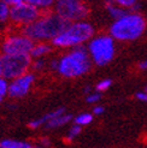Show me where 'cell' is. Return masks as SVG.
I'll list each match as a JSON object with an SVG mask.
<instances>
[{
	"label": "cell",
	"instance_id": "18",
	"mask_svg": "<svg viewBox=\"0 0 147 148\" xmlns=\"http://www.w3.org/2000/svg\"><path fill=\"white\" fill-rule=\"evenodd\" d=\"M92 121H93V116L89 113H82L75 118V123L77 125H80V127H82V125H88L89 123H92Z\"/></svg>",
	"mask_w": 147,
	"mask_h": 148
},
{
	"label": "cell",
	"instance_id": "33",
	"mask_svg": "<svg viewBox=\"0 0 147 148\" xmlns=\"http://www.w3.org/2000/svg\"><path fill=\"white\" fill-rule=\"evenodd\" d=\"M33 148H41V147H33Z\"/></svg>",
	"mask_w": 147,
	"mask_h": 148
},
{
	"label": "cell",
	"instance_id": "23",
	"mask_svg": "<svg viewBox=\"0 0 147 148\" xmlns=\"http://www.w3.org/2000/svg\"><path fill=\"white\" fill-rule=\"evenodd\" d=\"M32 66H33V69H34V70L40 71V70H42L43 68H45V60L38 59V60H35V62L32 64Z\"/></svg>",
	"mask_w": 147,
	"mask_h": 148
},
{
	"label": "cell",
	"instance_id": "27",
	"mask_svg": "<svg viewBox=\"0 0 147 148\" xmlns=\"http://www.w3.org/2000/svg\"><path fill=\"white\" fill-rule=\"evenodd\" d=\"M41 145L45 146V147H48V146L51 145V141H49L47 137H42V138H41Z\"/></svg>",
	"mask_w": 147,
	"mask_h": 148
},
{
	"label": "cell",
	"instance_id": "6",
	"mask_svg": "<svg viewBox=\"0 0 147 148\" xmlns=\"http://www.w3.org/2000/svg\"><path fill=\"white\" fill-rule=\"evenodd\" d=\"M54 12L70 23L82 22L89 14V9L83 0H56Z\"/></svg>",
	"mask_w": 147,
	"mask_h": 148
},
{
	"label": "cell",
	"instance_id": "13",
	"mask_svg": "<svg viewBox=\"0 0 147 148\" xmlns=\"http://www.w3.org/2000/svg\"><path fill=\"white\" fill-rule=\"evenodd\" d=\"M106 10L107 12L111 14V16L117 21V19H120L122 17H124L126 14H128V12L123 9V7L118 6V5H116L112 0H109V1H106Z\"/></svg>",
	"mask_w": 147,
	"mask_h": 148
},
{
	"label": "cell",
	"instance_id": "15",
	"mask_svg": "<svg viewBox=\"0 0 147 148\" xmlns=\"http://www.w3.org/2000/svg\"><path fill=\"white\" fill-rule=\"evenodd\" d=\"M71 121V116L70 114H62L59 117L54 118V119L49 121L47 124H46V129H56V128H59V127H63L67 123H69Z\"/></svg>",
	"mask_w": 147,
	"mask_h": 148
},
{
	"label": "cell",
	"instance_id": "16",
	"mask_svg": "<svg viewBox=\"0 0 147 148\" xmlns=\"http://www.w3.org/2000/svg\"><path fill=\"white\" fill-rule=\"evenodd\" d=\"M0 148H33V146L28 142L14 141V140H4L0 142Z\"/></svg>",
	"mask_w": 147,
	"mask_h": 148
},
{
	"label": "cell",
	"instance_id": "32",
	"mask_svg": "<svg viewBox=\"0 0 147 148\" xmlns=\"http://www.w3.org/2000/svg\"><path fill=\"white\" fill-rule=\"evenodd\" d=\"M145 93H147V86L145 87Z\"/></svg>",
	"mask_w": 147,
	"mask_h": 148
},
{
	"label": "cell",
	"instance_id": "1",
	"mask_svg": "<svg viewBox=\"0 0 147 148\" xmlns=\"http://www.w3.org/2000/svg\"><path fill=\"white\" fill-rule=\"evenodd\" d=\"M70 24V22L65 21L56 12L45 11L42 12L41 17L36 22L22 28L21 30L22 34H24L33 41H52L59 34H62Z\"/></svg>",
	"mask_w": 147,
	"mask_h": 148
},
{
	"label": "cell",
	"instance_id": "21",
	"mask_svg": "<svg viewBox=\"0 0 147 148\" xmlns=\"http://www.w3.org/2000/svg\"><path fill=\"white\" fill-rule=\"evenodd\" d=\"M7 92H9V83H7L6 78L0 77V95L4 97L5 94H7Z\"/></svg>",
	"mask_w": 147,
	"mask_h": 148
},
{
	"label": "cell",
	"instance_id": "31",
	"mask_svg": "<svg viewBox=\"0 0 147 148\" xmlns=\"http://www.w3.org/2000/svg\"><path fill=\"white\" fill-rule=\"evenodd\" d=\"M3 98H4V97H1V95H0V103H1V101H3Z\"/></svg>",
	"mask_w": 147,
	"mask_h": 148
},
{
	"label": "cell",
	"instance_id": "5",
	"mask_svg": "<svg viewBox=\"0 0 147 148\" xmlns=\"http://www.w3.org/2000/svg\"><path fill=\"white\" fill-rule=\"evenodd\" d=\"M115 39L111 35H99L91 40L88 53L92 60L100 66L109 64L115 57Z\"/></svg>",
	"mask_w": 147,
	"mask_h": 148
},
{
	"label": "cell",
	"instance_id": "14",
	"mask_svg": "<svg viewBox=\"0 0 147 148\" xmlns=\"http://www.w3.org/2000/svg\"><path fill=\"white\" fill-rule=\"evenodd\" d=\"M23 3L30 4L35 7H38L42 12H45V11H48L56 4V0H23Z\"/></svg>",
	"mask_w": 147,
	"mask_h": 148
},
{
	"label": "cell",
	"instance_id": "11",
	"mask_svg": "<svg viewBox=\"0 0 147 148\" xmlns=\"http://www.w3.org/2000/svg\"><path fill=\"white\" fill-rule=\"evenodd\" d=\"M62 114H64V108H63V107H62V108H58V110H56V111H53V112L47 113L46 116H43L41 119H36V121L30 122L28 125H29V128H30V129H36V128H39L40 125H42V124H47L49 121H52V119H54V118L59 117V116H62Z\"/></svg>",
	"mask_w": 147,
	"mask_h": 148
},
{
	"label": "cell",
	"instance_id": "19",
	"mask_svg": "<svg viewBox=\"0 0 147 148\" xmlns=\"http://www.w3.org/2000/svg\"><path fill=\"white\" fill-rule=\"evenodd\" d=\"M112 1L116 5L123 7V9H133V7L137 4L136 0H112Z\"/></svg>",
	"mask_w": 147,
	"mask_h": 148
},
{
	"label": "cell",
	"instance_id": "25",
	"mask_svg": "<svg viewBox=\"0 0 147 148\" xmlns=\"http://www.w3.org/2000/svg\"><path fill=\"white\" fill-rule=\"evenodd\" d=\"M0 1H3V3L10 5V6L12 7V6H14V5H18V4H21V3H23V0H0Z\"/></svg>",
	"mask_w": 147,
	"mask_h": 148
},
{
	"label": "cell",
	"instance_id": "22",
	"mask_svg": "<svg viewBox=\"0 0 147 148\" xmlns=\"http://www.w3.org/2000/svg\"><path fill=\"white\" fill-rule=\"evenodd\" d=\"M110 86H111V79H104V81H101V82H99L97 84V90L98 92H104V90L107 89V88H110Z\"/></svg>",
	"mask_w": 147,
	"mask_h": 148
},
{
	"label": "cell",
	"instance_id": "3",
	"mask_svg": "<svg viewBox=\"0 0 147 148\" xmlns=\"http://www.w3.org/2000/svg\"><path fill=\"white\" fill-rule=\"evenodd\" d=\"M91 57L86 47L78 46L59 59L58 72L62 76L74 78L82 76L91 70Z\"/></svg>",
	"mask_w": 147,
	"mask_h": 148
},
{
	"label": "cell",
	"instance_id": "30",
	"mask_svg": "<svg viewBox=\"0 0 147 148\" xmlns=\"http://www.w3.org/2000/svg\"><path fill=\"white\" fill-rule=\"evenodd\" d=\"M140 68H141L142 70H147V60H145V62H142V63L140 64Z\"/></svg>",
	"mask_w": 147,
	"mask_h": 148
},
{
	"label": "cell",
	"instance_id": "24",
	"mask_svg": "<svg viewBox=\"0 0 147 148\" xmlns=\"http://www.w3.org/2000/svg\"><path fill=\"white\" fill-rule=\"evenodd\" d=\"M99 100H100V94H98V93H94V94L88 95V98H87V101L89 102V103H93V102H98Z\"/></svg>",
	"mask_w": 147,
	"mask_h": 148
},
{
	"label": "cell",
	"instance_id": "28",
	"mask_svg": "<svg viewBox=\"0 0 147 148\" xmlns=\"http://www.w3.org/2000/svg\"><path fill=\"white\" fill-rule=\"evenodd\" d=\"M4 75V63H3V56H0V77Z\"/></svg>",
	"mask_w": 147,
	"mask_h": 148
},
{
	"label": "cell",
	"instance_id": "7",
	"mask_svg": "<svg viewBox=\"0 0 147 148\" xmlns=\"http://www.w3.org/2000/svg\"><path fill=\"white\" fill-rule=\"evenodd\" d=\"M4 75L6 79H16L28 73L33 64L30 54H4Z\"/></svg>",
	"mask_w": 147,
	"mask_h": 148
},
{
	"label": "cell",
	"instance_id": "17",
	"mask_svg": "<svg viewBox=\"0 0 147 148\" xmlns=\"http://www.w3.org/2000/svg\"><path fill=\"white\" fill-rule=\"evenodd\" d=\"M11 6L3 1H0V22H5L10 18Z\"/></svg>",
	"mask_w": 147,
	"mask_h": 148
},
{
	"label": "cell",
	"instance_id": "20",
	"mask_svg": "<svg viewBox=\"0 0 147 148\" xmlns=\"http://www.w3.org/2000/svg\"><path fill=\"white\" fill-rule=\"evenodd\" d=\"M80 132H81V127H80V125H77V124H75L74 127H71V129L69 131L68 140H69V141H72V140L80 134Z\"/></svg>",
	"mask_w": 147,
	"mask_h": 148
},
{
	"label": "cell",
	"instance_id": "26",
	"mask_svg": "<svg viewBox=\"0 0 147 148\" xmlns=\"http://www.w3.org/2000/svg\"><path fill=\"white\" fill-rule=\"evenodd\" d=\"M136 98L139 100H141V101H146L147 102V93H137Z\"/></svg>",
	"mask_w": 147,
	"mask_h": 148
},
{
	"label": "cell",
	"instance_id": "2",
	"mask_svg": "<svg viewBox=\"0 0 147 148\" xmlns=\"http://www.w3.org/2000/svg\"><path fill=\"white\" fill-rule=\"evenodd\" d=\"M147 22L139 13H128L117 19L110 28V34L117 41H134L146 32Z\"/></svg>",
	"mask_w": 147,
	"mask_h": 148
},
{
	"label": "cell",
	"instance_id": "29",
	"mask_svg": "<svg viewBox=\"0 0 147 148\" xmlns=\"http://www.w3.org/2000/svg\"><path fill=\"white\" fill-rule=\"evenodd\" d=\"M94 113L95 114H101L102 112H104V108H102L101 106H97V107H94Z\"/></svg>",
	"mask_w": 147,
	"mask_h": 148
},
{
	"label": "cell",
	"instance_id": "8",
	"mask_svg": "<svg viewBox=\"0 0 147 148\" xmlns=\"http://www.w3.org/2000/svg\"><path fill=\"white\" fill-rule=\"evenodd\" d=\"M41 14L42 11L39 10L38 7L27 3H21L11 7L10 19L14 25H18L22 29L36 22L41 17Z\"/></svg>",
	"mask_w": 147,
	"mask_h": 148
},
{
	"label": "cell",
	"instance_id": "4",
	"mask_svg": "<svg viewBox=\"0 0 147 148\" xmlns=\"http://www.w3.org/2000/svg\"><path fill=\"white\" fill-rule=\"evenodd\" d=\"M94 28L88 22H75L71 23L65 30L52 40V45L59 48L78 47L84 42L92 40Z\"/></svg>",
	"mask_w": 147,
	"mask_h": 148
},
{
	"label": "cell",
	"instance_id": "10",
	"mask_svg": "<svg viewBox=\"0 0 147 148\" xmlns=\"http://www.w3.org/2000/svg\"><path fill=\"white\" fill-rule=\"evenodd\" d=\"M34 82V75L33 73H25L16 79H13L9 84V92L7 94L11 98H22L29 92L30 87Z\"/></svg>",
	"mask_w": 147,
	"mask_h": 148
},
{
	"label": "cell",
	"instance_id": "9",
	"mask_svg": "<svg viewBox=\"0 0 147 148\" xmlns=\"http://www.w3.org/2000/svg\"><path fill=\"white\" fill-rule=\"evenodd\" d=\"M34 45V41L24 34H10L5 38L1 49L4 54H30Z\"/></svg>",
	"mask_w": 147,
	"mask_h": 148
},
{
	"label": "cell",
	"instance_id": "12",
	"mask_svg": "<svg viewBox=\"0 0 147 148\" xmlns=\"http://www.w3.org/2000/svg\"><path fill=\"white\" fill-rule=\"evenodd\" d=\"M51 51H52V46L51 45H48V43H46V42H40V43L34 45V47L30 52V56H32V58L40 59L41 57L48 54Z\"/></svg>",
	"mask_w": 147,
	"mask_h": 148
}]
</instances>
